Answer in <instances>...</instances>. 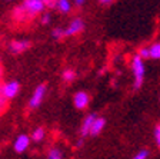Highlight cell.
I'll return each mask as SVG.
<instances>
[{
    "instance_id": "cell-26",
    "label": "cell",
    "mask_w": 160,
    "mask_h": 159,
    "mask_svg": "<svg viewBox=\"0 0 160 159\" xmlns=\"http://www.w3.org/2000/svg\"><path fill=\"white\" fill-rule=\"evenodd\" d=\"M0 77H2V67H0ZM0 87H2V86H0Z\"/></svg>"
},
{
    "instance_id": "cell-6",
    "label": "cell",
    "mask_w": 160,
    "mask_h": 159,
    "mask_svg": "<svg viewBox=\"0 0 160 159\" xmlns=\"http://www.w3.org/2000/svg\"><path fill=\"white\" fill-rule=\"evenodd\" d=\"M10 52L14 53V55H19V53L26 52L30 47V42L29 40H13L10 43Z\"/></svg>"
},
{
    "instance_id": "cell-4",
    "label": "cell",
    "mask_w": 160,
    "mask_h": 159,
    "mask_svg": "<svg viewBox=\"0 0 160 159\" xmlns=\"http://www.w3.org/2000/svg\"><path fill=\"white\" fill-rule=\"evenodd\" d=\"M2 90H3L4 96H6L7 99H13L17 93H19L20 85H19V82H16V80H12V82L4 83L3 86H2Z\"/></svg>"
},
{
    "instance_id": "cell-9",
    "label": "cell",
    "mask_w": 160,
    "mask_h": 159,
    "mask_svg": "<svg viewBox=\"0 0 160 159\" xmlns=\"http://www.w3.org/2000/svg\"><path fill=\"white\" fill-rule=\"evenodd\" d=\"M96 118H97L96 113H92V115H89L86 119H84L83 125H82V129H80L82 136L90 135V130H92V126H93V122H94V119H96Z\"/></svg>"
},
{
    "instance_id": "cell-22",
    "label": "cell",
    "mask_w": 160,
    "mask_h": 159,
    "mask_svg": "<svg viewBox=\"0 0 160 159\" xmlns=\"http://www.w3.org/2000/svg\"><path fill=\"white\" fill-rule=\"evenodd\" d=\"M50 20H52V19H50V14L49 13H44L43 17H42V23H43V24H49Z\"/></svg>"
},
{
    "instance_id": "cell-16",
    "label": "cell",
    "mask_w": 160,
    "mask_h": 159,
    "mask_svg": "<svg viewBox=\"0 0 160 159\" xmlns=\"http://www.w3.org/2000/svg\"><path fill=\"white\" fill-rule=\"evenodd\" d=\"M62 151L57 149V148H53V149H50L49 153H47V158L49 159H60L62 158Z\"/></svg>"
},
{
    "instance_id": "cell-20",
    "label": "cell",
    "mask_w": 160,
    "mask_h": 159,
    "mask_svg": "<svg viewBox=\"0 0 160 159\" xmlns=\"http://www.w3.org/2000/svg\"><path fill=\"white\" fill-rule=\"evenodd\" d=\"M154 139H156V145L160 148V125H157L154 129Z\"/></svg>"
},
{
    "instance_id": "cell-1",
    "label": "cell",
    "mask_w": 160,
    "mask_h": 159,
    "mask_svg": "<svg viewBox=\"0 0 160 159\" xmlns=\"http://www.w3.org/2000/svg\"><path fill=\"white\" fill-rule=\"evenodd\" d=\"M132 69H133V75H134V89H139L144 80V65H143V57L140 55L133 57Z\"/></svg>"
},
{
    "instance_id": "cell-11",
    "label": "cell",
    "mask_w": 160,
    "mask_h": 159,
    "mask_svg": "<svg viewBox=\"0 0 160 159\" xmlns=\"http://www.w3.org/2000/svg\"><path fill=\"white\" fill-rule=\"evenodd\" d=\"M104 125H106V120H104V118H96L93 122V126H92V130H90V135H99L102 130H103Z\"/></svg>"
},
{
    "instance_id": "cell-18",
    "label": "cell",
    "mask_w": 160,
    "mask_h": 159,
    "mask_svg": "<svg viewBox=\"0 0 160 159\" xmlns=\"http://www.w3.org/2000/svg\"><path fill=\"white\" fill-rule=\"evenodd\" d=\"M149 155H150V152L147 149H142L139 153L134 155V159H146V158H149Z\"/></svg>"
},
{
    "instance_id": "cell-13",
    "label": "cell",
    "mask_w": 160,
    "mask_h": 159,
    "mask_svg": "<svg viewBox=\"0 0 160 159\" xmlns=\"http://www.w3.org/2000/svg\"><path fill=\"white\" fill-rule=\"evenodd\" d=\"M43 138H44L43 128H37V129H34L33 133H32V139H33L34 142H40V140H43Z\"/></svg>"
},
{
    "instance_id": "cell-24",
    "label": "cell",
    "mask_w": 160,
    "mask_h": 159,
    "mask_svg": "<svg viewBox=\"0 0 160 159\" xmlns=\"http://www.w3.org/2000/svg\"><path fill=\"white\" fill-rule=\"evenodd\" d=\"M82 145H83V139H80L79 142H77V148H80V146H82Z\"/></svg>"
},
{
    "instance_id": "cell-8",
    "label": "cell",
    "mask_w": 160,
    "mask_h": 159,
    "mask_svg": "<svg viewBox=\"0 0 160 159\" xmlns=\"http://www.w3.org/2000/svg\"><path fill=\"white\" fill-rule=\"evenodd\" d=\"M29 143H30V138L26 135H20L16 140H14V151L17 153H23L24 151L29 148Z\"/></svg>"
},
{
    "instance_id": "cell-12",
    "label": "cell",
    "mask_w": 160,
    "mask_h": 159,
    "mask_svg": "<svg viewBox=\"0 0 160 159\" xmlns=\"http://www.w3.org/2000/svg\"><path fill=\"white\" fill-rule=\"evenodd\" d=\"M57 9L59 12L62 13H69L70 10H72V4H70L69 0H57Z\"/></svg>"
},
{
    "instance_id": "cell-14",
    "label": "cell",
    "mask_w": 160,
    "mask_h": 159,
    "mask_svg": "<svg viewBox=\"0 0 160 159\" xmlns=\"http://www.w3.org/2000/svg\"><path fill=\"white\" fill-rule=\"evenodd\" d=\"M150 57L152 59H160V43H154L150 46Z\"/></svg>"
},
{
    "instance_id": "cell-23",
    "label": "cell",
    "mask_w": 160,
    "mask_h": 159,
    "mask_svg": "<svg viewBox=\"0 0 160 159\" xmlns=\"http://www.w3.org/2000/svg\"><path fill=\"white\" fill-rule=\"evenodd\" d=\"M74 3H76L77 6H80V4H83V3H84V0H74Z\"/></svg>"
},
{
    "instance_id": "cell-10",
    "label": "cell",
    "mask_w": 160,
    "mask_h": 159,
    "mask_svg": "<svg viewBox=\"0 0 160 159\" xmlns=\"http://www.w3.org/2000/svg\"><path fill=\"white\" fill-rule=\"evenodd\" d=\"M29 17H30V14L23 4H22V6H17L16 9L13 10V19L17 20V22H26Z\"/></svg>"
},
{
    "instance_id": "cell-15",
    "label": "cell",
    "mask_w": 160,
    "mask_h": 159,
    "mask_svg": "<svg viewBox=\"0 0 160 159\" xmlns=\"http://www.w3.org/2000/svg\"><path fill=\"white\" fill-rule=\"evenodd\" d=\"M74 79H76V73H74L72 69H66L63 72V80L64 82L70 83V82H73Z\"/></svg>"
},
{
    "instance_id": "cell-3",
    "label": "cell",
    "mask_w": 160,
    "mask_h": 159,
    "mask_svg": "<svg viewBox=\"0 0 160 159\" xmlns=\"http://www.w3.org/2000/svg\"><path fill=\"white\" fill-rule=\"evenodd\" d=\"M44 93H46V86L44 85H39V86L34 89L33 92V96L30 98V102H29V108L30 109H36L39 108L42 100L44 98Z\"/></svg>"
},
{
    "instance_id": "cell-19",
    "label": "cell",
    "mask_w": 160,
    "mask_h": 159,
    "mask_svg": "<svg viewBox=\"0 0 160 159\" xmlns=\"http://www.w3.org/2000/svg\"><path fill=\"white\" fill-rule=\"evenodd\" d=\"M139 55L143 57V59L150 57V47H142V49H140V52H139Z\"/></svg>"
},
{
    "instance_id": "cell-27",
    "label": "cell",
    "mask_w": 160,
    "mask_h": 159,
    "mask_svg": "<svg viewBox=\"0 0 160 159\" xmlns=\"http://www.w3.org/2000/svg\"><path fill=\"white\" fill-rule=\"evenodd\" d=\"M7 2H12V0H7Z\"/></svg>"
},
{
    "instance_id": "cell-17",
    "label": "cell",
    "mask_w": 160,
    "mask_h": 159,
    "mask_svg": "<svg viewBox=\"0 0 160 159\" xmlns=\"http://www.w3.org/2000/svg\"><path fill=\"white\" fill-rule=\"evenodd\" d=\"M52 36L54 37V39H62V37H66V34H64V29H62V27H56V29L52 30Z\"/></svg>"
},
{
    "instance_id": "cell-7",
    "label": "cell",
    "mask_w": 160,
    "mask_h": 159,
    "mask_svg": "<svg viewBox=\"0 0 160 159\" xmlns=\"http://www.w3.org/2000/svg\"><path fill=\"white\" fill-rule=\"evenodd\" d=\"M73 102H74V108L76 109H86L90 102L89 95L86 92H77L73 98Z\"/></svg>"
},
{
    "instance_id": "cell-2",
    "label": "cell",
    "mask_w": 160,
    "mask_h": 159,
    "mask_svg": "<svg viewBox=\"0 0 160 159\" xmlns=\"http://www.w3.org/2000/svg\"><path fill=\"white\" fill-rule=\"evenodd\" d=\"M23 6L26 7V10L29 12L30 17H34L36 14L42 13L46 7L43 0H24L23 2Z\"/></svg>"
},
{
    "instance_id": "cell-21",
    "label": "cell",
    "mask_w": 160,
    "mask_h": 159,
    "mask_svg": "<svg viewBox=\"0 0 160 159\" xmlns=\"http://www.w3.org/2000/svg\"><path fill=\"white\" fill-rule=\"evenodd\" d=\"M44 4H46V7H49V9H53V7L57 6V0H43Z\"/></svg>"
},
{
    "instance_id": "cell-5",
    "label": "cell",
    "mask_w": 160,
    "mask_h": 159,
    "mask_svg": "<svg viewBox=\"0 0 160 159\" xmlns=\"http://www.w3.org/2000/svg\"><path fill=\"white\" fill-rule=\"evenodd\" d=\"M83 20L82 19H74L72 23L67 26V29H64V34L67 36H76V34H79L82 30H83Z\"/></svg>"
},
{
    "instance_id": "cell-25",
    "label": "cell",
    "mask_w": 160,
    "mask_h": 159,
    "mask_svg": "<svg viewBox=\"0 0 160 159\" xmlns=\"http://www.w3.org/2000/svg\"><path fill=\"white\" fill-rule=\"evenodd\" d=\"M100 2H102V3H104V4H107V3H110L112 0H100Z\"/></svg>"
}]
</instances>
